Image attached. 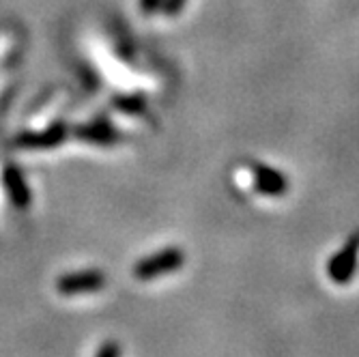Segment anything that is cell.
<instances>
[{"instance_id": "3", "label": "cell", "mask_w": 359, "mask_h": 357, "mask_svg": "<svg viewBox=\"0 0 359 357\" xmlns=\"http://www.w3.org/2000/svg\"><path fill=\"white\" fill-rule=\"evenodd\" d=\"M95 357H121V346H118V342L110 340V342L102 344V349L97 351Z\"/></svg>"}, {"instance_id": "1", "label": "cell", "mask_w": 359, "mask_h": 357, "mask_svg": "<svg viewBox=\"0 0 359 357\" xmlns=\"http://www.w3.org/2000/svg\"><path fill=\"white\" fill-rule=\"evenodd\" d=\"M181 265H183V254L179 250H168V252H161L157 256H151L147 261L138 263L134 269V276L140 280H153L157 276H164V274L179 269Z\"/></svg>"}, {"instance_id": "2", "label": "cell", "mask_w": 359, "mask_h": 357, "mask_svg": "<svg viewBox=\"0 0 359 357\" xmlns=\"http://www.w3.org/2000/svg\"><path fill=\"white\" fill-rule=\"evenodd\" d=\"M104 286V276L97 271H82L69 274L58 280V290L62 295H78V293H93Z\"/></svg>"}]
</instances>
